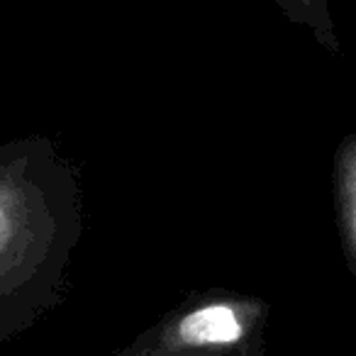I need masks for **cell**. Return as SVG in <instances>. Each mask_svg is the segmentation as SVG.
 <instances>
[{"mask_svg": "<svg viewBox=\"0 0 356 356\" xmlns=\"http://www.w3.org/2000/svg\"><path fill=\"white\" fill-rule=\"evenodd\" d=\"M83 232L79 168L47 134L0 144V322L56 288Z\"/></svg>", "mask_w": 356, "mask_h": 356, "instance_id": "cell-1", "label": "cell"}, {"mask_svg": "<svg viewBox=\"0 0 356 356\" xmlns=\"http://www.w3.org/2000/svg\"><path fill=\"white\" fill-rule=\"evenodd\" d=\"M244 310L232 298H213L198 302L186 312L176 325V337L181 344L208 346V344H234L244 337Z\"/></svg>", "mask_w": 356, "mask_h": 356, "instance_id": "cell-2", "label": "cell"}, {"mask_svg": "<svg viewBox=\"0 0 356 356\" xmlns=\"http://www.w3.org/2000/svg\"><path fill=\"white\" fill-rule=\"evenodd\" d=\"M332 198L339 237L356 273V129L341 137L332 159Z\"/></svg>", "mask_w": 356, "mask_h": 356, "instance_id": "cell-3", "label": "cell"}, {"mask_svg": "<svg viewBox=\"0 0 356 356\" xmlns=\"http://www.w3.org/2000/svg\"><path fill=\"white\" fill-rule=\"evenodd\" d=\"M288 22L310 30L315 42L332 56H341L339 32L332 15V0H273Z\"/></svg>", "mask_w": 356, "mask_h": 356, "instance_id": "cell-4", "label": "cell"}]
</instances>
